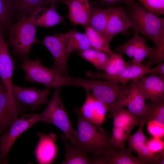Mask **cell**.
Instances as JSON below:
<instances>
[{
    "instance_id": "1",
    "label": "cell",
    "mask_w": 164,
    "mask_h": 164,
    "mask_svg": "<svg viewBox=\"0 0 164 164\" xmlns=\"http://www.w3.org/2000/svg\"><path fill=\"white\" fill-rule=\"evenodd\" d=\"M77 117V129L74 145L96 156H106L114 147L110 143L111 137L101 126L85 119L77 108L74 109Z\"/></svg>"
},
{
    "instance_id": "2",
    "label": "cell",
    "mask_w": 164,
    "mask_h": 164,
    "mask_svg": "<svg viewBox=\"0 0 164 164\" xmlns=\"http://www.w3.org/2000/svg\"><path fill=\"white\" fill-rule=\"evenodd\" d=\"M126 5V14L135 32L150 39L155 47H164V18L135 2Z\"/></svg>"
},
{
    "instance_id": "3",
    "label": "cell",
    "mask_w": 164,
    "mask_h": 164,
    "mask_svg": "<svg viewBox=\"0 0 164 164\" xmlns=\"http://www.w3.org/2000/svg\"><path fill=\"white\" fill-rule=\"evenodd\" d=\"M20 68L25 72L24 79L26 81L41 84L47 88L56 89L69 86L81 87L82 85V78L63 75L45 67L39 60L25 59Z\"/></svg>"
},
{
    "instance_id": "4",
    "label": "cell",
    "mask_w": 164,
    "mask_h": 164,
    "mask_svg": "<svg viewBox=\"0 0 164 164\" xmlns=\"http://www.w3.org/2000/svg\"><path fill=\"white\" fill-rule=\"evenodd\" d=\"M106 106L110 115L124 104L128 93L127 85H116L105 80L87 79L84 88Z\"/></svg>"
},
{
    "instance_id": "5",
    "label": "cell",
    "mask_w": 164,
    "mask_h": 164,
    "mask_svg": "<svg viewBox=\"0 0 164 164\" xmlns=\"http://www.w3.org/2000/svg\"><path fill=\"white\" fill-rule=\"evenodd\" d=\"M36 26L30 16L23 15L10 28L9 37L7 44L23 60L28 58L32 46L39 42L36 37Z\"/></svg>"
},
{
    "instance_id": "6",
    "label": "cell",
    "mask_w": 164,
    "mask_h": 164,
    "mask_svg": "<svg viewBox=\"0 0 164 164\" xmlns=\"http://www.w3.org/2000/svg\"><path fill=\"white\" fill-rule=\"evenodd\" d=\"M38 117L39 122L54 125L63 132L70 143H74L77 131L73 128L62 101L60 88L56 89L46 107L38 114Z\"/></svg>"
},
{
    "instance_id": "7",
    "label": "cell",
    "mask_w": 164,
    "mask_h": 164,
    "mask_svg": "<svg viewBox=\"0 0 164 164\" xmlns=\"http://www.w3.org/2000/svg\"><path fill=\"white\" fill-rule=\"evenodd\" d=\"M38 122V114H25L18 118L9 126L2 136L0 143L1 154L5 159L7 160L8 154L18 138Z\"/></svg>"
},
{
    "instance_id": "8",
    "label": "cell",
    "mask_w": 164,
    "mask_h": 164,
    "mask_svg": "<svg viewBox=\"0 0 164 164\" xmlns=\"http://www.w3.org/2000/svg\"><path fill=\"white\" fill-rule=\"evenodd\" d=\"M150 68L146 64L143 65L142 63H135L130 60L126 62L125 69L118 74L104 75L89 70L87 71L86 75L91 79H102L116 85H127L129 82L139 79L148 74Z\"/></svg>"
},
{
    "instance_id": "9",
    "label": "cell",
    "mask_w": 164,
    "mask_h": 164,
    "mask_svg": "<svg viewBox=\"0 0 164 164\" xmlns=\"http://www.w3.org/2000/svg\"><path fill=\"white\" fill-rule=\"evenodd\" d=\"M50 92L49 88L24 87L13 84L12 89V95L16 101L27 106L33 111L40 110L43 105L48 103Z\"/></svg>"
},
{
    "instance_id": "10",
    "label": "cell",
    "mask_w": 164,
    "mask_h": 164,
    "mask_svg": "<svg viewBox=\"0 0 164 164\" xmlns=\"http://www.w3.org/2000/svg\"><path fill=\"white\" fill-rule=\"evenodd\" d=\"M51 54L54 63L50 68L65 76H69L67 64L70 55L66 52L64 33L47 36L41 42Z\"/></svg>"
},
{
    "instance_id": "11",
    "label": "cell",
    "mask_w": 164,
    "mask_h": 164,
    "mask_svg": "<svg viewBox=\"0 0 164 164\" xmlns=\"http://www.w3.org/2000/svg\"><path fill=\"white\" fill-rule=\"evenodd\" d=\"M115 50L124 53L130 58L132 61L142 63L146 57H149L152 55L154 48L148 46L145 40L140 34L135 32L133 36L127 42L118 45Z\"/></svg>"
},
{
    "instance_id": "12",
    "label": "cell",
    "mask_w": 164,
    "mask_h": 164,
    "mask_svg": "<svg viewBox=\"0 0 164 164\" xmlns=\"http://www.w3.org/2000/svg\"><path fill=\"white\" fill-rule=\"evenodd\" d=\"M132 27L125 8L121 6L113 7L103 35L110 43L116 35L126 34Z\"/></svg>"
},
{
    "instance_id": "13",
    "label": "cell",
    "mask_w": 164,
    "mask_h": 164,
    "mask_svg": "<svg viewBox=\"0 0 164 164\" xmlns=\"http://www.w3.org/2000/svg\"><path fill=\"white\" fill-rule=\"evenodd\" d=\"M86 98L79 110L82 116L92 123L101 126L108 111L106 105L89 91H86Z\"/></svg>"
},
{
    "instance_id": "14",
    "label": "cell",
    "mask_w": 164,
    "mask_h": 164,
    "mask_svg": "<svg viewBox=\"0 0 164 164\" xmlns=\"http://www.w3.org/2000/svg\"><path fill=\"white\" fill-rule=\"evenodd\" d=\"M3 32L2 27L0 24V78L7 92L12 95V81L15 66L9 54L8 45L3 37Z\"/></svg>"
},
{
    "instance_id": "15",
    "label": "cell",
    "mask_w": 164,
    "mask_h": 164,
    "mask_svg": "<svg viewBox=\"0 0 164 164\" xmlns=\"http://www.w3.org/2000/svg\"><path fill=\"white\" fill-rule=\"evenodd\" d=\"M143 127L140 125L137 132L127 138L128 147L136 152L138 157L146 164H159L158 154L155 155L149 150L146 144V138L144 133Z\"/></svg>"
},
{
    "instance_id": "16",
    "label": "cell",
    "mask_w": 164,
    "mask_h": 164,
    "mask_svg": "<svg viewBox=\"0 0 164 164\" xmlns=\"http://www.w3.org/2000/svg\"><path fill=\"white\" fill-rule=\"evenodd\" d=\"M139 87L145 99L164 100V76L145 75L140 79Z\"/></svg>"
},
{
    "instance_id": "17",
    "label": "cell",
    "mask_w": 164,
    "mask_h": 164,
    "mask_svg": "<svg viewBox=\"0 0 164 164\" xmlns=\"http://www.w3.org/2000/svg\"><path fill=\"white\" fill-rule=\"evenodd\" d=\"M17 103L7 91L0 94V133L18 118Z\"/></svg>"
},
{
    "instance_id": "18",
    "label": "cell",
    "mask_w": 164,
    "mask_h": 164,
    "mask_svg": "<svg viewBox=\"0 0 164 164\" xmlns=\"http://www.w3.org/2000/svg\"><path fill=\"white\" fill-rule=\"evenodd\" d=\"M63 2L68 8L67 17L72 23L84 26L87 24L91 8L89 0H65Z\"/></svg>"
},
{
    "instance_id": "19",
    "label": "cell",
    "mask_w": 164,
    "mask_h": 164,
    "mask_svg": "<svg viewBox=\"0 0 164 164\" xmlns=\"http://www.w3.org/2000/svg\"><path fill=\"white\" fill-rule=\"evenodd\" d=\"M30 18L36 26L46 28L62 22L64 19L58 13L54 5L37 9L32 14Z\"/></svg>"
},
{
    "instance_id": "20",
    "label": "cell",
    "mask_w": 164,
    "mask_h": 164,
    "mask_svg": "<svg viewBox=\"0 0 164 164\" xmlns=\"http://www.w3.org/2000/svg\"><path fill=\"white\" fill-rule=\"evenodd\" d=\"M140 79L133 81L128 87V93L124 107L133 115L141 117L145 108V98L139 87Z\"/></svg>"
},
{
    "instance_id": "21",
    "label": "cell",
    "mask_w": 164,
    "mask_h": 164,
    "mask_svg": "<svg viewBox=\"0 0 164 164\" xmlns=\"http://www.w3.org/2000/svg\"><path fill=\"white\" fill-rule=\"evenodd\" d=\"M61 137L65 150V156L63 164H94V158L90 156L87 152L80 147L72 143L63 133Z\"/></svg>"
},
{
    "instance_id": "22",
    "label": "cell",
    "mask_w": 164,
    "mask_h": 164,
    "mask_svg": "<svg viewBox=\"0 0 164 164\" xmlns=\"http://www.w3.org/2000/svg\"><path fill=\"white\" fill-rule=\"evenodd\" d=\"M40 139L36 149V154L38 162L48 164L54 159L57 149L54 141L56 136L53 134H40Z\"/></svg>"
},
{
    "instance_id": "23",
    "label": "cell",
    "mask_w": 164,
    "mask_h": 164,
    "mask_svg": "<svg viewBox=\"0 0 164 164\" xmlns=\"http://www.w3.org/2000/svg\"><path fill=\"white\" fill-rule=\"evenodd\" d=\"M113 126L129 135L133 128L140 125L141 117L133 115L124 107L117 109L113 114Z\"/></svg>"
},
{
    "instance_id": "24",
    "label": "cell",
    "mask_w": 164,
    "mask_h": 164,
    "mask_svg": "<svg viewBox=\"0 0 164 164\" xmlns=\"http://www.w3.org/2000/svg\"><path fill=\"white\" fill-rule=\"evenodd\" d=\"M67 53L80 52L91 48L85 33L73 29L64 33Z\"/></svg>"
},
{
    "instance_id": "25",
    "label": "cell",
    "mask_w": 164,
    "mask_h": 164,
    "mask_svg": "<svg viewBox=\"0 0 164 164\" xmlns=\"http://www.w3.org/2000/svg\"><path fill=\"white\" fill-rule=\"evenodd\" d=\"M141 117L140 125L144 127L147 122L155 121L164 125V100H151Z\"/></svg>"
},
{
    "instance_id": "26",
    "label": "cell",
    "mask_w": 164,
    "mask_h": 164,
    "mask_svg": "<svg viewBox=\"0 0 164 164\" xmlns=\"http://www.w3.org/2000/svg\"><path fill=\"white\" fill-rule=\"evenodd\" d=\"M108 164H145L138 157L134 156L129 148H113L105 156Z\"/></svg>"
},
{
    "instance_id": "27",
    "label": "cell",
    "mask_w": 164,
    "mask_h": 164,
    "mask_svg": "<svg viewBox=\"0 0 164 164\" xmlns=\"http://www.w3.org/2000/svg\"><path fill=\"white\" fill-rule=\"evenodd\" d=\"M112 8L102 9L91 7L87 25L103 34L112 12Z\"/></svg>"
},
{
    "instance_id": "28",
    "label": "cell",
    "mask_w": 164,
    "mask_h": 164,
    "mask_svg": "<svg viewBox=\"0 0 164 164\" xmlns=\"http://www.w3.org/2000/svg\"><path fill=\"white\" fill-rule=\"evenodd\" d=\"M84 26L85 30V33L92 48L104 52L109 56L114 53L110 48V43L102 34L87 24Z\"/></svg>"
},
{
    "instance_id": "29",
    "label": "cell",
    "mask_w": 164,
    "mask_h": 164,
    "mask_svg": "<svg viewBox=\"0 0 164 164\" xmlns=\"http://www.w3.org/2000/svg\"><path fill=\"white\" fill-rule=\"evenodd\" d=\"M14 10L30 17L37 9L45 7L43 0H11Z\"/></svg>"
},
{
    "instance_id": "30",
    "label": "cell",
    "mask_w": 164,
    "mask_h": 164,
    "mask_svg": "<svg viewBox=\"0 0 164 164\" xmlns=\"http://www.w3.org/2000/svg\"><path fill=\"white\" fill-rule=\"evenodd\" d=\"M110 60L103 70L99 74L104 75H113L118 74L125 69L126 62L123 58L122 54L114 53L110 56Z\"/></svg>"
},
{
    "instance_id": "31",
    "label": "cell",
    "mask_w": 164,
    "mask_h": 164,
    "mask_svg": "<svg viewBox=\"0 0 164 164\" xmlns=\"http://www.w3.org/2000/svg\"><path fill=\"white\" fill-rule=\"evenodd\" d=\"M13 10L11 0H0V24L3 30L10 29Z\"/></svg>"
},
{
    "instance_id": "32",
    "label": "cell",
    "mask_w": 164,
    "mask_h": 164,
    "mask_svg": "<svg viewBox=\"0 0 164 164\" xmlns=\"http://www.w3.org/2000/svg\"><path fill=\"white\" fill-rule=\"evenodd\" d=\"M129 135L122 130L113 126L112 135L110 139V144L115 148H123L125 147V142Z\"/></svg>"
},
{
    "instance_id": "33",
    "label": "cell",
    "mask_w": 164,
    "mask_h": 164,
    "mask_svg": "<svg viewBox=\"0 0 164 164\" xmlns=\"http://www.w3.org/2000/svg\"><path fill=\"white\" fill-rule=\"evenodd\" d=\"M145 9L155 14H164V0H138Z\"/></svg>"
},
{
    "instance_id": "34",
    "label": "cell",
    "mask_w": 164,
    "mask_h": 164,
    "mask_svg": "<svg viewBox=\"0 0 164 164\" xmlns=\"http://www.w3.org/2000/svg\"><path fill=\"white\" fill-rule=\"evenodd\" d=\"M147 129L154 138H161L164 135V125L154 121L148 122Z\"/></svg>"
},
{
    "instance_id": "35",
    "label": "cell",
    "mask_w": 164,
    "mask_h": 164,
    "mask_svg": "<svg viewBox=\"0 0 164 164\" xmlns=\"http://www.w3.org/2000/svg\"><path fill=\"white\" fill-rule=\"evenodd\" d=\"M110 59V56L106 53L97 50L95 61L93 65L97 69L103 70Z\"/></svg>"
},
{
    "instance_id": "36",
    "label": "cell",
    "mask_w": 164,
    "mask_h": 164,
    "mask_svg": "<svg viewBox=\"0 0 164 164\" xmlns=\"http://www.w3.org/2000/svg\"><path fill=\"white\" fill-rule=\"evenodd\" d=\"M146 144L150 151L153 154L164 149V143L161 138L153 137L146 142Z\"/></svg>"
},
{
    "instance_id": "37",
    "label": "cell",
    "mask_w": 164,
    "mask_h": 164,
    "mask_svg": "<svg viewBox=\"0 0 164 164\" xmlns=\"http://www.w3.org/2000/svg\"><path fill=\"white\" fill-rule=\"evenodd\" d=\"M97 50L91 48L79 52L78 54L81 57L93 65L96 59Z\"/></svg>"
},
{
    "instance_id": "38",
    "label": "cell",
    "mask_w": 164,
    "mask_h": 164,
    "mask_svg": "<svg viewBox=\"0 0 164 164\" xmlns=\"http://www.w3.org/2000/svg\"><path fill=\"white\" fill-rule=\"evenodd\" d=\"M148 73L150 74H158L164 76V63L162 62L152 68H150Z\"/></svg>"
},
{
    "instance_id": "39",
    "label": "cell",
    "mask_w": 164,
    "mask_h": 164,
    "mask_svg": "<svg viewBox=\"0 0 164 164\" xmlns=\"http://www.w3.org/2000/svg\"><path fill=\"white\" fill-rule=\"evenodd\" d=\"M104 2L110 4H118L124 3L126 5L130 4L134 1V0H101Z\"/></svg>"
},
{
    "instance_id": "40",
    "label": "cell",
    "mask_w": 164,
    "mask_h": 164,
    "mask_svg": "<svg viewBox=\"0 0 164 164\" xmlns=\"http://www.w3.org/2000/svg\"><path fill=\"white\" fill-rule=\"evenodd\" d=\"M65 0H43L46 5L50 4V5H55L61 2H64Z\"/></svg>"
},
{
    "instance_id": "41",
    "label": "cell",
    "mask_w": 164,
    "mask_h": 164,
    "mask_svg": "<svg viewBox=\"0 0 164 164\" xmlns=\"http://www.w3.org/2000/svg\"><path fill=\"white\" fill-rule=\"evenodd\" d=\"M159 164H164V149L161 151V153L158 154Z\"/></svg>"
},
{
    "instance_id": "42",
    "label": "cell",
    "mask_w": 164,
    "mask_h": 164,
    "mask_svg": "<svg viewBox=\"0 0 164 164\" xmlns=\"http://www.w3.org/2000/svg\"><path fill=\"white\" fill-rule=\"evenodd\" d=\"M7 91L6 88L2 80H0V94Z\"/></svg>"
},
{
    "instance_id": "43",
    "label": "cell",
    "mask_w": 164,
    "mask_h": 164,
    "mask_svg": "<svg viewBox=\"0 0 164 164\" xmlns=\"http://www.w3.org/2000/svg\"><path fill=\"white\" fill-rule=\"evenodd\" d=\"M0 160L1 162H3L4 163H6L7 160L5 159L2 156L0 151Z\"/></svg>"
}]
</instances>
